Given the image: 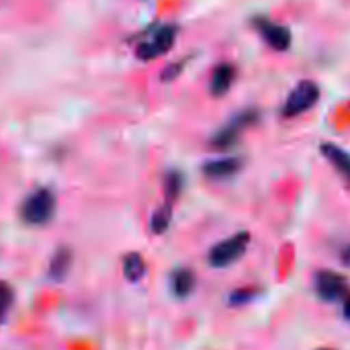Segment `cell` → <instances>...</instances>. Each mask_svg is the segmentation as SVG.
<instances>
[{"label":"cell","mask_w":350,"mask_h":350,"mask_svg":"<svg viewBox=\"0 0 350 350\" xmlns=\"http://www.w3.org/2000/svg\"><path fill=\"white\" fill-rule=\"evenodd\" d=\"M320 152H322V156L347 178L350 180V154L345 150V148H340L338 144H330V142H326V144H322L320 146Z\"/></svg>","instance_id":"12"},{"label":"cell","mask_w":350,"mask_h":350,"mask_svg":"<svg viewBox=\"0 0 350 350\" xmlns=\"http://www.w3.org/2000/svg\"><path fill=\"white\" fill-rule=\"evenodd\" d=\"M55 195L49 189L33 191L21 205V217L29 226H45L55 215Z\"/></svg>","instance_id":"2"},{"label":"cell","mask_w":350,"mask_h":350,"mask_svg":"<svg viewBox=\"0 0 350 350\" xmlns=\"http://www.w3.org/2000/svg\"><path fill=\"white\" fill-rule=\"evenodd\" d=\"M320 100V86L314 80H301L287 96L283 105V117H297L310 111Z\"/></svg>","instance_id":"5"},{"label":"cell","mask_w":350,"mask_h":350,"mask_svg":"<svg viewBox=\"0 0 350 350\" xmlns=\"http://www.w3.org/2000/svg\"><path fill=\"white\" fill-rule=\"evenodd\" d=\"M314 289H316V295L322 299V301H338V299H345L347 293H349V281L345 275L340 273H334V271H318L316 277H314Z\"/></svg>","instance_id":"6"},{"label":"cell","mask_w":350,"mask_h":350,"mask_svg":"<svg viewBox=\"0 0 350 350\" xmlns=\"http://www.w3.org/2000/svg\"><path fill=\"white\" fill-rule=\"evenodd\" d=\"M189 62V57H185V59H180V62H172L170 66H166V70L160 74V78L164 80V82H170V80H174L176 76H180V72L185 70V64Z\"/></svg>","instance_id":"18"},{"label":"cell","mask_w":350,"mask_h":350,"mask_svg":"<svg viewBox=\"0 0 350 350\" xmlns=\"http://www.w3.org/2000/svg\"><path fill=\"white\" fill-rule=\"evenodd\" d=\"M170 221H172V205L170 203H164L162 207H158L150 219V230L152 234H164L168 228H170Z\"/></svg>","instance_id":"15"},{"label":"cell","mask_w":350,"mask_h":350,"mask_svg":"<svg viewBox=\"0 0 350 350\" xmlns=\"http://www.w3.org/2000/svg\"><path fill=\"white\" fill-rule=\"evenodd\" d=\"M254 29L258 31V35L277 51H285L291 47V31L285 25H279L275 21H271L269 16H254L252 18Z\"/></svg>","instance_id":"7"},{"label":"cell","mask_w":350,"mask_h":350,"mask_svg":"<svg viewBox=\"0 0 350 350\" xmlns=\"http://www.w3.org/2000/svg\"><path fill=\"white\" fill-rule=\"evenodd\" d=\"M123 275L129 283H139L146 277V260L137 252H129L123 258Z\"/></svg>","instance_id":"13"},{"label":"cell","mask_w":350,"mask_h":350,"mask_svg":"<svg viewBox=\"0 0 350 350\" xmlns=\"http://www.w3.org/2000/svg\"><path fill=\"white\" fill-rule=\"evenodd\" d=\"M183 189H185V174H183L180 170H176V168L168 170L166 176H164V195H166V203L172 205V203L180 197Z\"/></svg>","instance_id":"14"},{"label":"cell","mask_w":350,"mask_h":350,"mask_svg":"<svg viewBox=\"0 0 350 350\" xmlns=\"http://www.w3.org/2000/svg\"><path fill=\"white\" fill-rule=\"evenodd\" d=\"M12 304H14V291L8 283H2L0 281V324L6 320L8 312L12 310Z\"/></svg>","instance_id":"17"},{"label":"cell","mask_w":350,"mask_h":350,"mask_svg":"<svg viewBox=\"0 0 350 350\" xmlns=\"http://www.w3.org/2000/svg\"><path fill=\"white\" fill-rule=\"evenodd\" d=\"M320 350H330V349H320Z\"/></svg>","instance_id":"20"},{"label":"cell","mask_w":350,"mask_h":350,"mask_svg":"<svg viewBox=\"0 0 350 350\" xmlns=\"http://www.w3.org/2000/svg\"><path fill=\"white\" fill-rule=\"evenodd\" d=\"M72 260H74V256H72V250L68 246L57 248L53 252L49 265H47V277H49V281L62 283L68 277L70 269H72Z\"/></svg>","instance_id":"11"},{"label":"cell","mask_w":350,"mask_h":350,"mask_svg":"<svg viewBox=\"0 0 350 350\" xmlns=\"http://www.w3.org/2000/svg\"><path fill=\"white\" fill-rule=\"evenodd\" d=\"M258 119H260V111H258V109H242V111L234 113V115H232V117L213 133V137H211V142H209L211 148H213V150H230V148H234V146L240 142L242 133H244L248 127L256 125Z\"/></svg>","instance_id":"1"},{"label":"cell","mask_w":350,"mask_h":350,"mask_svg":"<svg viewBox=\"0 0 350 350\" xmlns=\"http://www.w3.org/2000/svg\"><path fill=\"white\" fill-rule=\"evenodd\" d=\"M342 314H345V318L350 322V293H347V297H345V308H342Z\"/></svg>","instance_id":"19"},{"label":"cell","mask_w":350,"mask_h":350,"mask_svg":"<svg viewBox=\"0 0 350 350\" xmlns=\"http://www.w3.org/2000/svg\"><path fill=\"white\" fill-rule=\"evenodd\" d=\"M244 166V158L240 156H228V158H217V160H209L203 164V174L211 180H228L232 176H236Z\"/></svg>","instance_id":"8"},{"label":"cell","mask_w":350,"mask_h":350,"mask_svg":"<svg viewBox=\"0 0 350 350\" xmlns=\"http://www.w3.org/2000/svg\"><path fill=\"white\" fill-rule=\"evenodd\" d=\"M168 285H170V291L176 299H187L197 287V275L193 273V269H187V267L174 269L170 273Z\"/></svg>","instance_id":"9"},{"label":"cell","mask_w":350,"mask_h":350,"mask_svg":"<svg viewBox=\"0 0 350 350\" xmlns=\"http://www.w3.org/2000/svg\"><path fill=\"white\" fill-rule=\"evenodd\" d=\"M236 80V68L232 64H217L211 72V80H209V90L213 96H224L226 92H230L232 84Z\"/></svg>","instance_id":"10"},{"label":"cell","mask_w":350,"mask_h":350,"mask_svg":"<svg viewBox=\"0 0 350 350\" xmlns=\"http://www.w3.org/2000/svg\"><path fill=\"white\" fill-rule=\"evenodd\" d=\"M248 246H250V234L248 232H238V234L217 242L209 250L207 262L213 269H228V267H232L234 262H238L246 254Z\"/></svg>","instance_id":"3"},{"label":"cell","mask_w":350,"mask_h":350,"mask_svg":"<svg viewBox=\"0 0 350 350\" xmlns=\"http://www.w3.org/2000/svg\"><path fill=\"white\" fill-rule=\"evenodd\" d=\"M178 35V27L176 25H160L154 29V33H146V39L137 45V57L139 59H156L160 55H164L176 41Z\"/></svg>","instance_id":"4"},{"label":"cell","mask_w":350,"mask_h":350,"mask_svg":"<svg viewBox=\"0 0 350 350\" xmlns=\"http://www.w3.org/2000/svg\"><path fill=\"white\" fill-rule=\"evenodd\" d=\"M258 289L256 287H240V289H236L232 295H230V306H248V304H252L256 297H258Z\"/></svg>","instance_id":"16"}]
</instances>
